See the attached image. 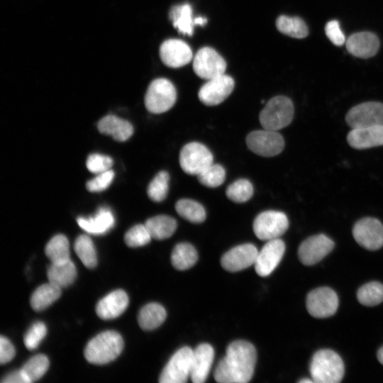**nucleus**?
<instances>
[{
  "mask_svg": "<svg viewBox=\"0 0 383 383\" xmlns=\"http://www.w3.org/2000/svg\"><path fill=\"white\" fill-rule=\"evenodd\" d=\"M257 353L248 341L238 340L228 345L226 355L218 362L213 377L221 383H247L252 377Z\"/></svg>",
  "mask_w": 383,
  "mask_h": 383,
  "instance_id": "obj_1",
  "label": "nucleus"
},
{
  "mask_svg": "<svg viewBox=\"0 0 383 383\" xmlns=\"http://www.w3.org/2000/svg\"><path fill=\"white\" fill-rule=\"evenodd\" d=\"M123 349L121 335L114 331H106L93 338L86 345L84 357L95 365L106 364L115 360Z\"/></svg>",
  "mask_w": 383,
  "mask_h": 383,
  "instance_id": "obj_2",
  "label": "nucleus"
},
{
  "mask_svg": "<svg viewBox=\"0 0 383 383\" xmlns=\"http://www.w3.org/2000/svg\"><path fill=\"white\" fill-rule=\"evenodd\" d=\"M309 371L315 383H338L345 372L341 357L333 350L316 351L310 362Z\"/></svg>",
  "mask_w": 383,
  "mask_h": 383,
  "instance_id": "obj_3",
  "label": "nucleus"
},
{
  "mask_svg": "<svg viewBox=\"0 0 383 383\" xmlns=\"http://www.w3.org/2000/svg\"><path fill=\"white\" fill-rule=\"evenodd\" d=\"M294 109L290 99L284 96L272 98L260 111L259 119L263 128L277 131L293 119Z\"/></svg>",
  "mask_w": 383,
  "mask_h": 383,
  "instance_id": "obj_4",
  "label": "nucleus"
},
{
  "mask_svg": "<svg viewBox=\"0 0 383 383\" xmlns=\"http://www.w3.org/2000/svg\"><path fill=\"white\" fill-rule=\"evenodd\" d=\"M177 100V91L167 79H154L148 86L145 96V106L152 113H162L170 110Z\"/></svg>",
  "mask_w": 383,
  "mask_h": 383,
  "instance_id": "obj_5",
  "label": "nucleus"
},
{
  "mask_svg": "<svg viewBox=\"0 0 383 383\" xmlns=\"http://www.w3.org/2000/svg\"><path fill=\"white\" fill-rule=\"evenodd\" d=\"M194 350L184 346L171 357L159 378L160 383H184L190 377Z\"/></svg>",
  "mask_w": 383,
  "mask_h": 383,
  "instance_id": "obj_6",
  "label": "nucleus"
},
{
  "mask_svg": "<svg viewBox=\"0 0 383 383\" xmlns=\"http://www.w3.org/2000/svg\"><path fill=\"white\" fill-rule=\"evenodd\" d=\"M252 227L257 238L268 241L283 235L288 229L289 221L283 212L265 211L256 216Z\"/></svg>",
  "mask_w": 383,
  "mask_h": 383,
  "instance_id": "obj_7",
  "label": "nucleus"
},
{
  "mask_svg": "<svg viewBox=\"0 0 383 383\" xmlns=\"http://www.w3.org/2000/svg\"><path fill=\"white\" fill-rule=\"evenodd\" d=\"M213 161L211 151L203 144L192 142L186 144L179 153V165L189 174L198 175Z\"/></svg>",
  "mask_w": 383,
  "mask_h": 383,
  "instance_id": "obj_8",
  "label": "nucleus"
},
{
  "mask_svg": "<svg viewBox=\"0 0 383 383\" xmlns=\"http://www.w3.org/2000/svg\"><path fill=\"white\" fill-rule=\"evenodd\" d=\"M246 144L258 155L273 157L282 151L284 140L277 131L263 128L250 133L246 137Z\"/></svg>",
  "mask_w": 383,
  "mask_h": 383,
  "instance_id": "obj_9",
  "label": "nucleus"
},
{
  "mask_svg": "<svg viewBox=\"0 0 383 383\" xmlns=\"http://www.w3.org/2000/svg\"><path fill=\"white\" fill-rule=\"evenodd\" d=\"M193 70L198 77L209 80L225 74L226 62L214 49L204 47L193 57Z\"/></svg>",
  "mask_w": 383,
  "mask_h": 383,
  "instance_id": "obj_10",
  "label": "nucleus"
},
{
  "mask_svg": "<svg viewBox=\"0 0 383 383\" xmlns=\"http://www.w3.org/2000/svg\"><path fill=\"white\" fill-rule=\"evenodd\" d=\"M306 306L313 317L327 318L336 312L338 297L332 289L326 287H318L307 294Z\"/></svg>",
  "mask_w": 383,
  "mask_h": 383,
  "instance_id": "obj_11",
  "label": "nucleus"
},
{
  "mask_svg": "<svg viewBox=\"0 0 383 383\" xmlns=\"http://www.w3.org/2000/svg\"><path fill=\"white\" fill-rule=\"evenodd\" d=\"M353 235L355 241L367 250H377L383 246V225L375 218L365 217L357 221Z\"/></svg>",
  "mask_w": 383,
  "mask_h": 383,
  "instance_id": "obj_12",
  "label": "nucleus"
},
{
  "mask_svg": "<svg viewBox=\"0 0 383 383\" xmlns=\"http://www.w3.org/2000/svg\"><path fill=\"white\" fill-rule=\"evenodd\" d=\"M345 121L352 128L383 124V104L367 101L357 104L348 111Z\"/></svg>",
  "mask_w": 383,
  "mask_h": 383,
  "instance_id": "obj_13",
  "label": "nucleus"
},
{
  "mask_svg": "<svg viewBox=\"0 0 383 383\" xmlns=\"http://www.w3.org/2000/svg\"><path fill=\"white\" fill-rule=\"evenodd\" d=\"M233 79L226 74L207 80L201 86L198 96L205 105L216 106L223 102L233 91Z\"/></svg>",
  "mask_w": 383,
  "mask_h": 383,
  "instance_id": "obj_14",
  "label": "nucleus"
},
{
  "mask_svg": "<svg viewBox=\"0 0 383 383\" xmlns=\"http://www.w3.org/2000/svg\"><path fill=\"white\" fill-rule=\"evenodd\" d=\"M333 248V241L326 235H312L301 243L298 257L304 265H313L326 257Z\"/></svg>",
  "mask_w": 383,
  "mask_h": 383,
  "instance_id": "obj_15",
  "label": "nucleus"
},
{
  "mask_svg": "<svg viewBox=\"0 0 383 383\" xmlns=\"http://www.w3.org/2000/svg\"><path fill=\"white\" fill-rule=\"evenodd\" d=\"M285 251V244L279 238L268 240L258 252L255 268L261 277L270 275L279 265Z\"/></svg>",
  "mask_w": 383,
  "mask_h": 383,
  "instance_id": "obj_16",
  "label": "nucleus"
},
{
  "mask_svg": "<svg viewBox=\"0 0 383 383\" xmlns=\"http://www.w3.org/2000/svg\"><path fill=\"white\" fill-rule=\"evenodd\" d=\"M258 252L257 248L251 243L235 246L222 256L221 266L228 272L240 271L255 265Z\"/></svg>",
  "mask_w": 383,
  "mask_h": 383,
  "instance_id": "obj_17",
  "label": "nucleus"
},
{
  "mask_svg": "<svg viewBox=\"0 0 383 383\" xmlns=\"http://www.w3.org/2000/svg\"><path fill=\"white\" fill-rule=\"evenodd\" d=\"M159 52L162 62L172 68L184 66L193 58L190 47L180 39L171 38L164 41Z\"/></svg>",
  "mask_w": 383,
  "mask_h": 383,
  "instance_id": "obj_18",
  "label": "nucleus"
},
{
  "mask_svg": "<svg viewBox=\"0 0 383 383\" xmlns=\"http://www.w3.org/2000/svg\"><path fill=\"white\" fill-rule=\"evenodd\" d=\"M346 48L352 55L360 58H369L377 54L379 48L377 36L371 32L353 33L345 41Z\"/></svg>",
  "mask_w": 383,
  "mask_h": 383,
  "instance_id": "obj_19",
  "label": "nucleus"
},
{
  "mask_svg": "<svg viewBox=\"0 0 383 383\" xmlns=\"http://www.w3.org/2000/svg\"><path fill=\"white\" fill-rule=\"evenodd\" d=\"M347 141L352 148L358 150L383 145V124L352 128Z\"/></svg>",
  "mask_w": 383,
  "mask_h": 383,
  "instance_id": "obj_20",
  "label": "nucleus"
},
{
  "mask_svg": "<svg viewBox=\"0 0 383 383\" xmlns=\"http://www.w3.org/2000/svg\"><path fill=\"white\" fill-rule=\"evenodd\" d=\"M214 357V350L208 343L199 345L193 353L190 378L194 383H203L208 377Z\"/></svg>",
  "mask_w": 383,
  "mask_h": 383,
  "instance_id": "obj_21",
  "label": "nucleus"
},
{
  "mask_svg": "<svg viewBox=\"0 0 383 383\" xmlns=\"http://www.w3.org/2000/svg\"><path fill=\"white\" fill-rule=\"evenodd\" d=\"M128 296L122 289L111 292L96 304V313L104 320L115 318L122 314L128 305Z\"/></svg>",
  "mask_w": 383,
  "mask_h": 383,
  "instance_id": "obj_22",
  "label": "nucleus"
},
{
  "mask_svg": "<svg viewBox=\"0 0 383 383\" xmlns=\"http://www.w3.org/2000/svg\"><path fill=\"white\" fill-rule=\"evenodd\" d=\"M78 225L89 233L101 235L111 229L115 218L111 211L108 208H100L92 216H79L77 219Z\"/></svg>",
  "mask_w": 383,
  "mask_h": 383,
  "instance_id": "obj_23",
  "label": "nucleus"
},
{
  "mask_svg": "<svg viewBox=\"0 0 383 383\" xmlns=\"http://www.w3.org/2000/svg\"><path fill=\"white\" fill-rule=\"evenodd\" d=\"M97 128L101 133L111 135L120 142L128 140L133 133V128L130 122L114 115L103 117L98 122Z\"/></svg>",
  "mask_w": 383,
  "mask_h": 383,
  "instance_id": "obj_24",
  "label": "nucleus"
},
{
  "mask_svg": "<svg viewBox=\"0 0 383 383\" xmlns=\"http://www.w3.org/2000/svg\"><path fill=\"white\" fill-rule=\"evenodd\" d=\"M50 282L60 287H66L72 284L77 277V269L70 260L59 263H51L47 270Z\"/></svg>",
  "mask_w": 383,
  "mask_h": 383,
  "instance_id": "obj_25",
  "label": "nucleus"
},
{
  "mask_svg": "<svg viewBox=\"0 0 383 383\" xmlns=\"http://www.w3.org/2000/svg\"><path fill=\"white\" fill-rule=\"evenodd\" d=\"M173 26L183 35H192L194 33V17L189 4L184 3L173 6L169 13Z\"/></svg>",
  "mask_w": 383,
  "mask_h": 383,
  "instance_id": "obj_26",
  "label": "nucleus"
},
{
  "mask_svg": "<svg viewBox=\"0 0 383 383\" xmlns=\"http://www.w3.org/2000/svg\"><path fill=\"white\" fill-rule=\"evenodd\" d=\"M166 316V310L162 305L150 303L140 309L138 320L142 329L150 331L159 327L165 321Z\"/></svg>",
  "mask_w": 383,
  "mask_h": 383,
  "instance_id": "obj_27",
  "label": "nucleus"
},
{
  "mask_svg": "<svg viewBox=\"0 0 383 383\" xmlns=\"http://www.w3.org/2000/svg\"><path fill=\"white\" fill-rule=\"evenodd\" d=\"M145 225L152 238L163 240L172 235L177 228V221L171 216L158 215L148 219Z\"/></svg>",
  "mask_w": 383,
  "mask_h": 383,
  "instance_id": "obj_28",
  "label": "nucleus"
},
{
  "mask_svg": "<svg viewBox=\"0 0 383 383\" xmlns=\"http://www.w3.org/2000/svg\"><path fill=\"white\" fill-rule=\"evenodd\" d=\"M61 289L50 282L38 287L30 297L33 309L39 311L48 308L60 296Z\"/></svg>",
  "mask_w": 383,
  "mask_h": 383,
  "instance_id": "obj_29",
  "label": "nucleus"
},
{
  "mask_svg": "<svg viewBox=\"0 0 383 383\" xmlns=\"http://www.w3.org/2000/svg\"><path fill=\"white\" fill-rule=\"evenodd\" d=\"M198 254L195 248L188 243H178L173 249L171 262L178 270H185L195 265Z\"/></svg>",
  "mask_w": 383,
  "mask_h": 383,
  "instance_id": "obj_30",
  "label": "nucleus"
},
{
  "mask_svg": "<svg viewBox=\"0 0 383 383\" xmlns=\"http://www.w3.org/2000/svg\"><path fill=\"white\" fill-rule=\"evenodd\" d=\"M276 26L282 33L294 38H304L309 34L305 22L296 16H279L276 21Z\"/></svg>",
  "mask_w": 383,
  "mask_h": 383,
  "instance_id": "obj_31",
  "label": "nucleus"
},
{
  "mask_svg": "<svg viewBox=\"0 0 383 383\" xmlns=\"http://www.w3.org/2000/svg\"><path fill=\"white\" fill-rule=\"evenodd\" d=\"M45 252L51 263H59L70 260L69 241L62 234L52 237L47 243Z\"/></svg>",
  "mask_w": 383,
  "mask_h": 383,
  "instance_id": "obj_32",
  "label": "nucleus"
},
{
  "mask_svg": "<svg viewBox=\"0 0 383 383\" xmlns=\"http://www.w3.org/2000/svg\"><path fill=\"white\" fill-rule=\"evenodd\" d=\"M175 210L181 217L192 223H199L206 219L204 206L192 199H179L175 204Z\"/></svg>",
  "mask_w": 383,
  "mask_h": 383,
  "instance_id": "obj_33",
  "label": "nucleus"
},
{
  "mask_svg": "<svg viewBox=\"0 0 383 383\" xmlns=\"http://www.w3.org/2000/svg\"><path fill=\"white\" fill-rule=\"evenodd\" d=\"M74 250L87 268H94L97 265V256L94 245L91 239L87 235L78 236L74 243Z\"/></svg>",
  "mask_w": 383,
  "mask_h": 383,
  "instance_id": "obj_34",
  "label": "nucleus"
},
{
  "mask_svg": "<svg viewBox=\"0 0 383 383\" xmlns=\"http://www.w3.org/2000/svg\"><path fill=\"white\" fill-rule=\"evenodd\" d=\"M357 299L366 306L378 305L383 301V284L378 282L366 283L357 290Z\"/></svg>",
  "mask_w": 383,
  "mask_h": 383,
  "instance_id": "obj_35",
  "label": "nucleus"
},
{
  "mask_svg": "<svg viewBox=\"0 0 383 383\" xmlns=\"http://www.w3.org/2000/svg\"><path fill=\"white\" fill-rule=\"evenodd\" d=\"M49 364L48 358L43 354H39L29 359L22 367L21 370L28 382L31 383L43 376L48 369Z\"/></svg>",
  "mask_w": 383,
  "mask_h": 383,
  "instance_id": "obj_36",
  "label": "nucleus"
},
{
  "mask_svg": "<svg viewBox=\"0 0 383 383\" xmlns=\"http://www.w3.org/2000/svg\"><path fill=\"white\" fill-rule=\"evenodd\" d=\"M169 181L170 176L167 172H158L148 187L147 193L149 198L156 202L163 201L168 193Z\"/></svg>",
  "mask_w": 383,
  "mask_h": 383,
  "instance_id": "obj_37",
  "label": "nucleus"
},
{
  "mask_svg": "<svg viewBox=\"0 0 383 383\" xmlns=\"http://www.w3.org/2000/svg\"><path fill=\"white\" fill-rule=\"evenodd\" d=\"M226 194L227 197L234 202H246L253 194V187L248 179H240L227 187Z\"/></svg>",
  "mask_w": 383,
  "mask_h": 383,
  "instance_id": "obj_38",
  "label": "nucleus"
},
{
  "mask_svg": "<svg viewBox=\"0 0 383 383\" xmlns=\"http://www.w3.org/2000/svg\"><path fill=\"white\" fill-rule=\"evenodd\" d=\"M197 177L201 184L214 188L223 183L226 178V171L221 165L212 163Z\"/></svg>",
  "mask_w": 383,
  "mask_h": 383,
  "instance_id": "obj_39",
  "label": "nucleus"
},
{
  "mask_svg": "<svg viewBox=\"0 0 383 383\" xmlns=\"http://www.w3.org/2000/svg\"><path fill=\"white\" fill-rule=\"evenodd\" d=\"M152 237L145 224H138L131 228L125 234L124 240L131 248L147 245Z\"/></svg>",
  "mask_w": 383,
  "mask_h": 383,
  "instance_id": "obj_40",
  "label": "nucleus"
},
{
  "mask_svg": "<svg viewBox=\"0 0 383 383\" xmlns=\"http://www.w3.org/2000/svg\"><path fill=\"white\" fill-rule=\"evenodd\" d=\"M47 333V328L44 323H34L28 330L24 336V344L28 350L35 349Z\"/></svg>",
  "mask_w": 383,
  "mask_h": 383,
  "instance_id": "obj_41",
  "label": "nucleus"
},
{
  "mask_svg": "<svg viewBox=\"0 0 383 383\" xmlns=\"http://www.w3.org/2000/svg\"><path fill=\"white\" fill-rule=\"evenodd\" d=\"M86 165L91 172L99 174L111 170L113 160L107 155L93 153L87 157Z\"/></svg>",
  "mask_w": 383,
  "mask_h": 383,
  "instance_id": "obj_42",
  "label": "nucleus"
},
{
  "mask_svg": "<svg viewBox=\"0 0 383 383\" xmlns=\"http://www.w3.org/2000/svg\"><path fill=\"white\" fill-rule=\"evenodd\" d=\"M112 170L97 174V175L87 182V189L91 192H99L107 189L114 178Z\"/></svg>",
  "mask_w": 383,
  "mask_h": 383,
  "instance_id": "obj_43",
  "label": "nucleus"
},
{
  "mask_svg": "<svg viewBox=\"0 0 383 383\" xmlns=\"http://www.w3.org/2000/svg\"><path fill=\"white\" fill-rule=\"evenodd\" d=\"M325 33L331 43L336 46L343 45L346 40L337 20L328 21L325 26Z\"/></svg>",
  "mask_w": 383,
  "mask_h": 383,
  "instance_id": "obj_44",
  "label": "nucleus"
},
{
  "mask_svg": "<svg viewBox=\"0 0 383 383\" xmlns=\"http://www.w3.org/2000/svg\"><path fill=\"white\" fill-rule=\"evenodd\" d=\"M16 350L11 341L6 337H0V362L5 364L15 356Z\"/></svg>",
  "mask_w": 383,
  "mask_h": 383,
  "instance_id": "obj_45",
  "label": "nucleus"
},
{
  "mask_svg": "<svg viewBox=\"0 0 383 383\" xmlns=\"http://www.w3.org/2000/svg\"><path fill=\"white\" fill-rule=\"evenodd\" d=\"M3 383H29L21 369L8 374L1 380Z\"/></svg>",
  "mask_w": 383,
  "mask_h": 383,
  "instance_id": "obj_46",
  "label": "nucleus"
},
{
  "mask_svg": "<svg viewBox=\"0 0 383 383\" xmlns=\"http://www.w3.org/2000/svg\"><path fill=\"white\" fill-rule=\"evenodd\" d=\"M206 23H207V19L205 17L197 16V17L194 18V26H196V25L204 26Z\"/></svg>",
  "mask_w": 383,
  "mask_h": 383,
  "instance_id": "obj_47",
  "label": "nucleus"
},
{
  "mask_svg": "<svg viewBox=\"0 0 383 383\" xmlns=\"http://www.w3.org/2000/svg\"><path fill=\"white\" fill-rule=\"evenodd\" d=\"M377 357L378 361H379L382 365H383V346L381 347V348L378 350L377 353Z\"/></svg>",
  "mask_w": 383,
  "mask_h": 383,
  "instance_id": "obj_48",
  "label": "nucleus"
},
{
  "mask_svg": "<svg viewBox=\"0 0 383 383\" xmlns=\"http://www.w3.org/2000/svg\"><path fill=\"white\" fill-rule=\"evenodd\" d=\"M299 383H311L314 382L313 379H303L299 381Z\"/></svg>",
  "mask_w": 383,
  "mask_h": 383,
  "instance_id": "obj_49",
  "label": "nucleus"
}]
</instances>
